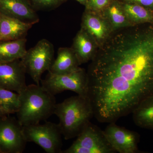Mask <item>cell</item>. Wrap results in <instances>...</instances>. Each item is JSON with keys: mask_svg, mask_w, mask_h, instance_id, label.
Returning a JSON list of instances; mask_svg holds the SVG:
<instances>
[{"mask_svg": "<svg viewBox=\"0 0 153 153\" xmlns=\"http://www.w3.org/2000/svg\"><path fill=\"white\" fill-rule=\"evenodd\" d=\"M35 10H52L58 7L67 0H29Z\"/></svg>", "mask_w": 153, "mask_h": 153, "instance_id": "44dd1931", "label": "cell"}, {"mask_svg": "<svg viewBox=\"0 0 153 153\" xmlns=\"http://www.w3.org/2000/svg\"><path fill=\"white\" fill-rule=\"evenodd\" d=\"M54 114L59 118V127L66 140L76 137L94 116L88 97H71L55 105Z\"/></svg>", "mask_w": 153, "mask_h": 153, "instance_id": "7a4b0ae2", "label": "cell"}, {"mask_svg": "<svg viewBox=\"0 0 153 153\" xmlns=\"http://www.w3.org/2000/svg\"><path fill=\"white\" fill-rule=\"evenodd\" d=\"M80 65L72 48L60 47L56 59L52 62L48 71L55 74H69L79 69Z\"/></svg>", "mask_w": 153, "mask_h": 153, "instance_id": "9a60e30c", "label": "cell"}, {"mask_svg": "<svg viewBox=\"0 0 153 153\" xmlns=\"http://www.w3.org/2000/svg\"><path fill=\"white\" fill-rule=\"evenodd\" d=\"M0 13L33 25L39 22L29 0H0Z\"/></svg>", "mask_w": 153, "mask_h": 153, "instance_id": "7c38bea8", "label": "cell"}, {"mask_svg": "<svg viewBox=\"0 0 153 153\" xmlns=\"http://www.w3.org/2000/svg\"><path fill=\"white\" fill-rule=\"evenodd\" d=\"M27 143L18 119L10 115L0 117V153H23Z\"/></svg>", "mask_w": 153, "mask_h": 153, "instance_id": "ba28073f", "label": "cell"}, {"mask_svg": "<svg viewBox=\"0 0 153 153\" xmlns=\"http://www.w3.org/2000/svg\"><path fill=\"white\" fill-rule=\"evenodd\" d=\"M103 131L90 122L72 144L61 153H115Z\"/></svg>", "mask_w": 153, "mask_h": 153, "instance_id": "52a82bcc", "label": "cell"}, {"mask_svg": "<svg viewBox=\"0 0 153 153\" xmlns=\"http://www.w3.org/2000/svg\"><path fill=\"white\" fill-rule=\"evenodd\" d=\"M121 1L140 5L149 9L153 12V0H121Z\"/></svg>", "mask_w": 153, "mask_h": 153, "instance_id": "603a6c76", "label": "cell"}, {"mask_svg": "<svg viewBox=\"0 0 153 153\" xmlns=\"http://www.w3.org/2000/svg\"><path fill=\"white\" fill-rule=\"evenodd\" d=\"M20 107L17 119L22 125L40 123L54 114L55 96L38 84L27 85L19 93Z\"/></svg>", "mask_w": 153, "mask_h": 153, "instance_id": "3957f363", "label": "cell"}, {"mask_svg": "<svg viewBox=\"0 0 153 153\" xmlns=\"http://www.w3.org/2000/svg\"><path fill=\"white\" fill-rule=\"evenodd\" d=\"M88 97L99 122H116L153 95V24L114 31L90 61Z\"/></svg>", "mask_w": 153, "mask_h": 153, "instance_id": "6da1fadb", "label": "cell"}, {"mask_svg": "<svg viewBox=\"0 0 153 153\" xmlns=\"http://www.w3.org/2000/svg\"><path fill=\"white\" fill-rule=\"evenodd\" d=\"M67 1H68V0H67ZM75 1H77V2L80 3L81 4L85 6L86 2H87V0H75Z\"/></svg>", "mask_w": 153, "mask_h": 153, "instance_id": "d4e9b609", "label": "cell"}, {"mask_svg": "<svg viewBox=\"0 0 153 153\" xmlns=\"http://www.w3.org/2000/svg\"><path fill=\"white\" fill-rule=\"evenodd\" d=\"M20 104L19 93L0 87V107L7 114L16 113Z\"/></svg>", "mask_w": 153, "mask_h": 153, "instance_id": "ffe728a7", "label": "cell"}, {"mask_svg": "<svg viewBox=\"0 0 153 153\" xmlns=\"http://www.w3.org/2000/svg\"><path fill=\"white\" fill-rule=\"evenodd\" d=\"M107 126L103 132L108 143L116 152H139L138 144L139 136L136 132L111 123Z\"/></svg>", "mask_w": 153, "mask_h": 153, "instance_id": "9c48e42d", "label": "cell"}, {"mask_svg": "<svg viewBox=\"0 0 153 153\" xmlns=\"http://www.w3.org/2000/svg\"><path fill=\"white\" fill-rule=\"evenodd\" d=\"M8 115L0 107V117Z\"/></svg>", "mask_w": 153, "mask_h": 153, "instance_id": "cb8c5ba5", "label": "cell"}, {"mask_svg": "<svg viewBox=\"0 0 153 153\" xmlns=\"http://www.w3.org/2000/svg\"><path fill=\"white\" fill-rule=\"evenodd\" d=\"M26 73L21 59L0 62V87L20 93L27 86Z\"/></svg>", "mask_w": 153, "mask_h": 153, "instance_id": "30bf717a", "label": "cell"}, {"mask_svg": "<svg viewBox=\"0 0 153 153\" xmlns=\"http://www.w3.org/2000/svg\"><path fill=\"white\" fill-rule=\"evenodd\" d=\"M81 27L93 38L98 48L104 44L114 32L101 14L86 10L82 14Z\"/></svg>", "mask_w": 153, "mask_h": 153, "instance_id": "8fae6325", "label": "cell"}, {"mask_svg": "<svg viewBox=\"0 0 153 153\" xmlns=\"http://www.w3.org/2000/svg\"><path fill=\"white\" fill-rule=\"evenodd\" d=\"M131 114L136 125L153 130V95L141 102Z\"/></svg>", "mask_w": 153, "mask_h": 153, "instance_id": "ac0fdd59", "label": "cell"}, {"mask_svg": "<svg viewBox=\"0 0 153 153\" xmlns=\"http://www.w3.org/2000/svg\"><path fill=\"white\" fill-rule=\"evenodd\" d=\"M114 0H87L85 10L101 14Z\"/></svg>", "mask_w": 153, "mask_h": 153, "instance_id": "7402d4cb", "label": "cell"}, {"mask_svg": "<svg viewBox=\"0 0 153 153\" xmlns=\"http://www.w3.org/2000/svg\"><path fill=\"white\" fill-rule=\"evenodd\" d=\"M54 46L47 39H43L36 46L27 50L22 59L26 73H28L38 85H40L41 76L49 71L54 57Z\"/></svg>", "mask_w": 153, "mask_h": 153, "instance_id": "5b68a950", "label": "cell"}, {"mask_svg": "<svg viewBox=\"0 0 153 153\" xmlns=\"http://www.w3.org/2000/svg\"><path fill=\"white\" fill-rule=\"evenodd\" d=\"M41 86L52 95L65 91H71L77 95L88 97V80L87 71L80 67L69 74H55L49 73L41 80Z\"/></svg>", "mask_w": 153, "mask_h": 153, "instance_id": "277c9868", "label": "cell"}, {"mask_svg": "<svg viewBox=\"0 0 153 153\" xmlns=\"http://www.w3.org/2000/svg\"><path fill=\"white\" fill-rule=\"evenodd\" d=\"M27 142H33L47 153H61L62 136L59 125L46 122L43 124L23 126Z\"/></svg>", "mask_w": 153, "mask_h": 153, "instance_id": "8992f818", "label": "cell"}, {"mask_svg": "<svg viewBox=\"0 0 153 153\" xmlns=\"http://www.w3.org/2000/svg\"><path fill=\"white\" fill-rule=\"evenodd\" d=\"M80 65L91 61L98 47L93 38L83 28L77 32L71 47Z\"/></svg>", "mask_w": 153, "mask_h": 153, "instance_id": "4fadbf2b", "label": "cell"}, {"mask_svg": "<svg viewBox=\"0 0 153 153\" xmlns=\"http://www.w3.org/2000/svg\"><path fill=\"white\" fill-rule=\"evenodd\" d=\"M109 23L113 32L133 26L128 19L120 0H114L101 13Z\"/></svg>", "mask_w": 153, "mask_h": 153, "instance_id": "2e32d148", "label": "cell"}, {"mask_svg": "<svg viewBox=\"0 0 153 153\" xmlns=\"http://www.w3.org/2000/svg\"><path fill=\"white\" fill-rule=\"evenodd\" d=\"M26 38L9 41H0V62L21 59L27 52Z\"/></svg>", "mask_w": 153, "mask_h": 153, "instance_id": "e0dca14e", "label": "cell"}, {"mask_svg": "<svg viewBox=\"0 0 153 153\" xmlns=\"http://www.w3.org/2000/svg\"><path fill=\"white\" fill-rule=\"evenodd\" d=\"M33 26L0 13V41L25 38Z\"/></svg>", "mask_w": 153, "mask_h": 153, "instance_id": "5bb4252c", "label": "cell"}, {"mask_svg": "<svg viewBox=\"0 0 153 153\" xmlns=\"http://www.w3.org/2000/svg\"><path fill=\"white\" fill-rule=\"evenodd\" d=\"M121 1L126 16L133 26L153 24L152 11L137 4Z\"/></svg>", "mask_w": 153, "mask_h": 153, "instance_id": "d6986e66", "label": "cell"}]
</instances>
